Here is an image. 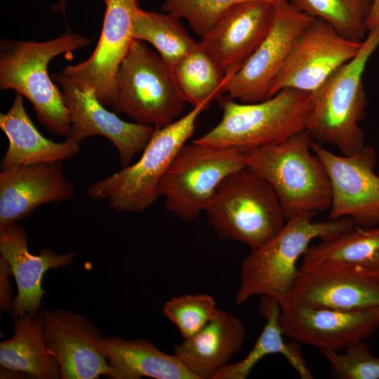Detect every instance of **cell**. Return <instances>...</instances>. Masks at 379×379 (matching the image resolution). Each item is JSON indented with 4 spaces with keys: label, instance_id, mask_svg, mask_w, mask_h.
<instances>
[{
    "label": "cell",
    "instance_id": "484cf974",
    "mask_svg": "<svg viewBox=\"0 0 379 379\" xmlns=\"http://www.w3.org/2000/svg\"><path fill=\"white\" fill-rule=\"evenodd\" d=\"M260 314L265 324L252 349L241 360L224 366L213 379H245L265 357L279 354L284 357L302 379H312L299 343H286L280 324L281 307L273 298L261 296Z\"/></svg>",
    "mask_w": 379,
    "mask_h": 379
},
{
    "label": "cell",
    "instance_id": "6da1fadb",
    "mask_svg": "<svg viewBox=\"0 0 379 379\" xmlns=\"http://www.w3.org/2000/svg\"><path fill=\"white\" fill-rule=\"evenodd\" d=\"M354 226L350 218L320 221L299 216L286 220L273 237L251 250L242 261L236 304L242 305L260 295L274 299L281 309L286 307L298 276V262L312 242Z\"/></svg>",
    "mask_w": 379,
    "mask_h": 379
},
{
    "label": "cell",
    "instance_id": "d4e9b609",
    "mask_svg": "<svg viewBox=\"0 0 379 379\" xmlns=\"http://www.w3.org/2000/svg\"><path fill=\"white\" fill-rule=\"evenodd\" d=\"M14 331L0 343L1 366L39 379L61 378L59 362L45 341L41 312L15 318Z\"/></svg>",
    "mask_w": 379,
    "mask_h": 379
},
{
    "label": "cell",
    "instance_id": "4dcf8cb0",
    "mask_svg": "<svg viewBox=\"0 0 379 379\" xmlns=\"http://www.w3.org/2000/svg\"><path fill=\"white\" fill-rule=\"evenodd\" d=\"M252 0H166L161 8L180 19L185 20L193 31L202 37L234 6ZM277 3L281 0H265Z\"/></svg>",
    "mask_w": 379,
    "mask_h": 379
},
{
    "label": "cell",
    "instance_id": "9c48e42d",
    "mask_svg": "<svg viewBox=\"0 0 379 379\" xmlns=\"http://www.w3.org/2000/svg\"><path fill=\"white\" fill-rule=\"evenodd\" d=\"M246 154L236 148L209 147L194 141L185 144L159 186L165 209L185 222L195 221L221 182L246 167Z\"/></svg>",
    "mask_w": 379,
    "mask_h": 379
},
{
    "label": "cell",
    "instance_id": "52a82bcc",
    "mask_svg": "<svg viewBox=\"0 0 379 379\" xmlns=\"http://www.w3.org/2000/svg\"><path fill=\"white\" fill-rule=\"evenodd\" d=\"M204 213L218 237L246 244L251 250L269 241L286 222L273 188L247 167L221 182Z\"/></svg>",
    "mask_w": 379,
    "mask_h": 379
},
{
    "label": "cell",
    "instance_id": "277c9868",
    "mask_svg": "<svg viewBox=\"0 0 379 379\" xmlns=\"http://www.w3.org/2000/svg\"><path fill=\"white\" fill-rule=\"evenodd\" d=\"M219 123L193 141L209 147L248 152L277 145L306 131L312 110L311 93L285 88L253 103L221 101Z\"/></svg>",
    "mask_w": 379,
    "mask_h": 379
},
{
    "label": "cell",
    "instance_id": "d6986e66",
    "mask_svg": "<svg viewBox=\"0 0 379 379\" xmlns=\"http://www.w3.org/2000/svg\"><path fill=\"white\" fill-rule=\"evenodd\" d=\"M291 303L342 311L379 307V280L367 273L299 267Z\"/></svg>",
    "mask_w": 379,
    "mask_h": 379
},
{
    "label": "cell",
    "instance_id": "5bb4252c",
    "mask_svg": "<svg viewBox=\"0 0 379 379\" xmlns=\"http://www.w3.org/2000/svg\"><path fill=\"white\" fill-rule=\"evenodd\" d=\"M59 84L69 112L71 126L66 139L80 144L87 138L101 135L116 147L122 168L143 151L154 127L128 122L105 108L92 90H81L60 72L53 75Z\"/></svg>",
    "mask_w": 379,
    "mask_h": 379
},
{
    "label": "cell",
    "instance_id": "7a4b0ae2",
    "mask_svg": "<svg viewBox=\"0 0 379 379\" xmlns=\"http://www.w3.org/2000/svg\"><path fill=\"white\" fill-rule=\"evenodd\" d=\"M91 40L66 33L45 41L4 39L0 43V88L13 89L33 105L39 121L52 133L66 136L71 119L62 91L48 74L50 62L89 46Z\"/></svg>",
    "mask_w": 379,
    "mask_h": 379
},
{
    "label": "cell",
    "instance_id": "f546056e",
    "mask_svg": "<svg viewBox=\"0 0 379 379\" xmlns=\"http://www.w3.org/2000/svg\"><path fill=\"white\" fill-rule=\"evenodd\" d=\"M214 298L206 293L173 296L163 307V313L179 330L182 339L200 331L218 313Z\"/></svg>",
    "mask_w": 379,
    "mask_h": 379
},
{
    "label": "cell",
    "instance_id": "ba28073f",
    "mask_svg": "<svg viewBox=\"0 0 379 379\" xmlns=\"http://www.w3.org/2000/svg\"><path fill=\"white\" fill-rule=\"evenodd\" d=\"M185 103L169 66L144 41L134 39L116 72L110 107L156 128L180 118Z\"/></svg>",
    "mask_w": 379,
    "mask_h": 379
},
{
    "label": "cell",
    "instance_id": "3957f363",
    "mask_svg": "<svg viewBox=\"0 0 379 379\" xmlns=\"http://www.w3.org/2000/svg\"><path fill=\"white\" fill-rule=\"evenodd\" d=\"M307 131L286 141L246 152V167L276 192L286 220L328 210L331 188L326 169L312 150Z\"/></svg>",
    "mask_w": 379,
    "mask_h": 379
},
{
    "label": "cell",
    "instance_id": "e0dca14e",
    "mask_svg": "<svg viewBox=\"0 0 379 379\" xmlns=\"http://www.w3.org/2000/svg\"><path fill=\"white\" fill-rule=\"evenodd\" d=\"M274 3L252 0L237 4L199 42L225 74H234L262 41L272 25Z\"/></svg>",
    "mask_w": 379,
    "mask_h": 379
},
{
    "label": "cell",
    "instance_id": "83f0119b",
    "mask_svg": "<svg viewBox=\"0 0 379 379\" xmlns=\"http://www.w3.org/2000/svg\"><path fill=\"white\" fill-rule=\"evenodd\" d=\"M133 35L135 39L150 44L171 71L197 43L189 35L179 18L140 8L134 17Z\"/></svg>",
    "mask_w": 379,
    "mask_h": 379
},
{
    "label": "cell",
    "instance_id": "603a6c76",
    "mask_svg": "<svg viewBox=\"0 0 379 379\" xmlns=\"http://www.w3.org/2000/svg\"><path fill=\"white\" fill-rule=\"evenodd\" d=\"M304 269L333 270L374 274L379 272V225L354 226L311 244L302 257Z\"/></svg>",
    "mask_w": 379,
    "mask_h": 379
},
{
    "label": "cell",
    "instance_id": "ac0fdd59",
    "mask_svg": "<svg viewBox=\"0 0 379 379\" xmlns=\"http://www.w3.org/2000/svg\"><path fill=\"white\" fill-rule=\"evenodd\" d=\"M74 195V185L62 173V162L1 170L0 229L16 224L42 204L67 201Z\"/></svg>",
    "mask_w": 379,
    "mask_h": 379
},
{
    "label": "cell",
    "instance_id": "2e32d148",
    "mask_svg": "<svg viewBox=\"0 0 379 379\" xmlns=\"http://www.w3.org/2000/svg\"><path fill=\"white\" fill-rule=\"evenodd\" d=\"M41 313L45 341L59 362L62 379L110 377L107 359L98 346L102 334L91 321L69 310Z\"/></svg>",
    "mask_w": 379,
    "mask_h": 379
},
{
    "label": "cell",
    "instance_id": "f1b7e54d",
    "mask_svg": "<svg viewBox=\"0 0 379 379\" xmlns=\"http://www.w3.org/2000/svg\"><path fill=\"white\" fill-rule=\"evenodd\" d=\"M372 0H288L298 11L324 20L343 36L362 42Z\"/></svg>",
    "mask_w": 379,
    "mask_h": 379
},
{
    "label": "cell",
    "instance_id": "cb8c5ba5",
    "mask_svg": "<svg viewBox=\"0 0 379 379\" xmlns=\"http://www.w3.org/2000/svg\"><path fill=\"white\" fill-rule=\"evenodd\" d=\"M98 346L115 379H197L174 354H167L145 338H102Z\"/></svg>",
    "mask_w": 379,
    "mask_h": 379
},
{
    "label": "cell",
    "instance_id": "8fae6325",
    "mask_svg": "<svg viewBox=\"0 0 379 379\" xmlns=\"http://www.w3.org/2000/svg\"><path fill=\"white\" fill-rule=\"evenodd\" d=\"M312 150L324 164L331 188L328 219L350 218L355 226L379 225V174L377 154L365 145L350 155H338L311 140Z\"/></svg>",
    "mask_w": 379,
    "mask_h": 379
},
{
    "label": "cell",
    "instance_id": "e575fe53",
    "mask_svg": "<svg viewBox=\"0 0 379 379\" xmlns=\"http://www.w3.org/2000/svg\"><path fill=\"white\" fill-rule=\"evenodd\" d=\"M373 275H374L379 280V272Z\"/></svg>",
    "mask_w": 379,
    "mask_h": 379
},
{
    "label": "cell",
    "instance_id": "4316f807",
    "mask_svg": "<svg viewBox=\"0 0 379 379\" xmlns=\"http://www.w3.org/2000/svg\"><path fill=\"white\" fill-rule=\"evenodd\" d=\"M172 73L183 100L192 107L210 105L219 98L234 74H225L199 42L175 65Z\"/></svg>",
    "mask_w": 379,
    "mask_h": 379
},
{
    "label": "cell",
    "instance_id": "ffe728a7",
    "mask_svg": "<svg viewBox=\"0 0 379 379\" xmlns=\"http://www.w3.org/2000/svg\"><path fill=\"white\" fill-rule=\"evenodd\" d=\"M0 253L17 284L18 293L11 310L15 318L38 313L45 293L41 286L44 273L51 268L58 270L71 265L76 255L74 252L58 254L49 248L33 255L27 248L25 230L16 224L0 229Z\"/></svg>",
    "mask_w": 379,
    "mask_h": 379
},
{
    "label": "cell",
    "instance_id": "1f68e13d",
    "mask_svg": "<svg viewBox=\"0 0 379 379\" xmlns=\"http://www.w3.org/2000/svg\"><path fill=\"white\" fill-rule=\"evenodd\" d=\"M344 352L321 350L331 365L332 375L340 379H379V358L364 341L354 343Z\"/></svg>",
    "mask_w": 379,
    "mask_h": 379
},
{
    "label": "cell",
    "instance_id": "7c38bea8",
    "mask_svg": "<svg viewBox=\"0 0 379 379\" xmlns=\"http://www.w3.org/2000/svg\"><path fill=\"white\" fill-rule=\"evenodd\" d=\"M362 42L350 40L328 22L314 18L293 48L269 98L285 88L312 93L357 55Z\"/></svg>",
    "mask_w": 379,
    "mask_h": 379
},
{
    "label": "cell",
    "instance_id": "7402d4cb",
    "mask_svg": "<svg viewBox=\"0 0 379 379\" xmlns=\"http://www.w3.org/2000/svg\"><path fill=\"white\" fill-rule=\"evenodd\" d=\"M23 98L15 93L10 109L0 114V128L8 140L1 169L62 162L75 157L81 150V144L66 138L58 142L44 137L29 117Z\"/></svg>",
    "mask_w": 379,
    "mask_h": 379
},
{
    "label": "cell",
    "instance_id": "d6a6232c",
    "mask_svg": "<svg viewBox=\"0 0 379 379\" xmlns=\"http://www.w3.org/2000/svg\"><path fill=\"white\" fill-rule=\"evenodd\" d=\"M368 32L379 29V0H372L367 18Z\"/></svg>",
    "mask_w": 379,
    "mask_h": 379
},
{
    "label": "cell",
    "instance_id": "836d02e7",
    "mask_svg": "<svg viewBox=\"0 0 379 379\" xmlns=\"http://www.w3.org/2000/svg\"><path fill=\"white\" fill-rule=\"evenodd\" d=\"M66 4H67V0H59L52 7V10L53 11L59 12L62 13L64 15L65 20H66Z\"/></svg>",
    "mask_w": 379,
    "mask_h": 379
},
{
    "label": "cell",
    "instance_id": "44dd1931",
    "mask_svg": "<svg viewBox=\"0 0 379 379\" xmlns=\"http://www.w3.org/2000/svg\"><path fill=\"white\" fill-rule=\"evenodd\" d=\"M246 333L239 318L220 309L200 331L177 344L173 354L197 379H213L241 350Z\"/></svg>",
    "mask_w": 379,
    "mask_h": 379
},
{
    "label": "cell",
    "instance_id": "8d00e7d4",
    "mask_svg": "<svg viewBox=\"0 0 379 379\" xmlns=\"http://www.w3.org/2000/svg\"><path fill=\"white\" fill-rule=\"evenodd\" d=\"M286 1H288V0H286Z\"/></svg>",
    "mask_w": 379,
    "mask_h": 379
},
{
    "label": "cell",
    "instance_id": "30bf717a",
    "mask_svg": "<svg viewBox=\"0 0 379 379\" xmlns=\"http://www.w3.org/2000/svg\"><path fill=\"white\" fill-rule=\"evenodd\" d=\"M314 19L286 0L275 3L272 25L266 36L225 84V93L229 98L244 103L269 98L273 82L296 42Z\"/></svg>",
    "mask_w": 379,
    "mask_h": 379
},
{
    "label": "cell",
    "instance_id": "4fadbf2b",
    "mask_svg": "<svg viewBox=\"0 0 379 379\" xmlns=\"http://www.w3.org/2000/svg\"><path fill=\"white\" fill-rule=\"evenodd\" d=\"M101 34L91 56L60 72L81 90H92L104 106H110L117 69L135 39L133 25L138 0H105Z\"/></svg>",
    "mask_w": 379,
    "mask_h": 379
},
{
    "label": "cell",
    "instance_id": "5b68a950",
    "mask_svg": "<svg viewBox=\"0 0 379 379\" xmlns=\"http://www.w3.org/2000/svg\"><path fill=\"white\" fill-rule=\"evenodd\" d=\"M379 47V29L368 32L357 55L311 93L312 110L306 131L312 140L352 154L366 145L359 126L367 105L363 74Z\"/></svg>",
    "mask_w": 379,
    "mask_h": 379
},
{
    "label": "cell",
    "instance_id": "8992f818",
    "mask_svg": "<svg viewBox=\"0 0 379 379\" xmlns=\"http://www.w3.org/2000/svg\"><path fill=\"white\" fill-rule=\"evenodd\" d=\"M208 104H202L171 124L156 128L140 159L105 178L91 183L88 196L107 201L110 208L126 213H140L160 197L161 179L180 148L196 128L197 121Z\"/></svg>",
    "mask_w": 379,
    "mask_h": 379
},
{
    "label": "cell",
    "instance_id": "9a60e30c",
    "mask_svg": "<svg viewBox=\"0 0 379 379\" xmlns=\"http://www.w3.org/2000/svg\"><path fill=\"white\" fill-rule=\"evenodd\" d=\"M285 337L320 351L340 352L369 338L379 327V307L342 311L289 304L281 310Z\"/></svg>",
    "mask_w": 379,
    "mask_h": 379
},
{
    "label": "cell",
    "instance_id": "d590c367",
    "mask_svg": "<svg viewBox=\"0 0 379 379\" xmlns=\"http://www.w3.org/2000/svg\"><path fill=\"white\" fill-rule=\"evenodd\" d=\"M378 174H379V171H378Z\"/></svg>",
    "mask_w": 379,
    "mask_h": 379
}]
</instances>
